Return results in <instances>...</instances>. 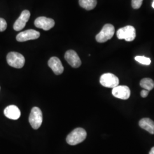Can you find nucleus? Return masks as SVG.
Returning <instances> with one entry per match:
<instances>
[{"label": "nucleus", "instance_id": "f257e3e1", "mask_svg": "<svg viewBox=\"0 0 154 154\" xmlns=\"http://www.w3.org/2000/svg\"><path fill=\"white\" fill-rule=\"evenodd\" d=\"M87 137V133L82 128H77L70 132L66 138V142L70 145L74 146L82 142Z\"/></svg>", "mask_w": 154, "mask_h": 154}, {"label": "nucleus", "instance_id": "f03ea898", "mask_svg": "<svg viewBox=\"0 0 154 154\" xmlns=\"http://www.w3.org/2000/svg\"><path fill=\"white\" fill-rule=\"evenodd\" d=\"M6 61L9 66L16 69H21L24 66L25 59L23 55L17 52H10L6 56Z\"/></svg>", "mask_w": 154, "mask_h": 154}, {"label": "nucleus", "instance_id": "7ed1b4c3", "mask_svg": "<svg viewBox=\"0 0 154 154\" xmlns=\"http://www.w3.org/2000/svg\"><path fill=\"white\" fill-rule=\"evenodd\" d=\"M115 33V28L111 24H106L101 31L96 35V40L99 43H104L113 37Z\"/></svg>", "mask_w": 154, "mask_h": 154}, {"label": "nucleus", "instance_id": "20e7f679", "mask_svg": "<svg viewBox=\"0 0 154 154\" xmlns=\"http://www.w3.org/2000/svg\"><path fill=\"white\" fill-rule=\"evenodd\" d=\"M43 120L42 112L37 107H34L31 110L29 118V122L33 129L37 130L42 125Z\"/></svg>", "mask_w": 154, "mask_h": 154}, {"label": "nucleus", "instance_id": "39448f33", "mask_svg": "<svg viewBox=\"0 0 154 154\" xmlns=\"http://www.w3.org/2000/svg\"><path fill=\"white\" fill-rule=\"evenodd\" d=\"M116 36L119 39H125L126 41L131 42L136 37V30L132 26H126L120 28L117 31Z\"/></svg>", "mask_w": 154, "mask_h": 154}, {"label": "nucleus", "instance_id": "423d86ee", "mask_svg": "<svg viewBox=\"0 0 154 154\" xmlns=\"http://www.w3.org/2000/svg\"><path fill=\"white\" fill-rule=\"evenodd\" d=\"M100 83L105 88H113L119 85V80L112 73H105L100 78Z\"/></svg>", "mask_w": 154, "mask_h": 154}, {"label": "nucleus", "instance_id": "0eeeda50", "mask_svg": "<svg viewBox=\"0 0 154 154\" xmlns=\"http://www.w3.org/2000/svg\"><path fill=\"white\" fill-rule=\"evenodd\" d=\"M39 36L40 33L39 32L33 29H29L18 34L16 39L18 42H25L29 40L38 38Z\"/></svg>", "mask_w": 154, "mask_h": 154}, {"label": "nucleus", "instance_id": "6e6552de", "mask_svg": "<svg viewBox=\"0 0 154 154\" xmlns=\"http://www.w3.org/2000/svg\"><path fill=\"white\" fill-rule=\"evenodd\" d=\"M34 25L37 28L42 29L44 30H49L53 28L55 25L54 20L45 17H39L34 21Z\"/></svg>", "mask_w": 154, "mask_h": 154}, {"label": "nucleus", "instance_id": "1a4fd4ad", "mask_svg": "<svg viewBox=\"0 0 154 154\" xmlns=\"http://www.w3.org/2000/svg\"><path fill=\"white\" fill-rule=\"evenodd\" d=\"M130 90L127 86H118L112 88V94L119 99L126 100L130 97Z\"/></svg>", "mask_w": 154, "mask_h": 154}, {"label": "nucleus", "instance_id": "9d476101", "mask_svg": "<svg viewBox=\"0 0 154 154\" xmlns=\"http://www.w3.org/2000/svg\"><path fill=\"white\" fill-rule=\"evenodd\" d=\"M65 58L69 64L74 68H78L81 65L80 58L77 53L72 50H69L66 51Z\"/></svg>", "mask_w": 154, "mask_h": 154}, {"label": "nucleus", "instance_id": "9b49d317", "mask_svg": "<svg viewBox=\"0 0 154 154\" xmlns=\"http://www.w3.org/2000/svg\"><path fill=\"white\" fill-rule=\"evenodd\" d=\"M30 17V13L28 10H25L22 11L19 17V18L17 20L16 22L13 25V28L16 31H20L24 28L29 21Z\"/></svg>", "mask_w": 154, "mask_h": 154}, {"label": "nucleus", "instance_id": "f8f14e48", "mask_svg": "<svg viewBox=\"0 0 154 154\" xmlns=\"http://www.w3.org/2000/svg\"><path fill=\"white\" fill-rule=\"evenodd\" d=\"M48 65L56 75H60L64 70L60 60L55 57H53L50 59L48 61Z\"/></svg>", "mask_w": 154, "mask_h": 154}, {"label": "nucleus", "instance_id": "ddd939ff", "mask_svg": "<svg viewBox=\"0 0 154 154\" xmlns=\"http://www.w3.org/2000/svg\"><path fill=\"white\" fill-rule=\"evenodd\" d=\"M4 115L8 118L12 120H17L21 116V111L15 105H10L4 110Z\"/></svg>", "mask_w": 154, "mask_h": 154}, {"label": "nucleus", "instance_id": "4468645a", "mask_svg": "<svg viewBox=\"0 0 154 154\" xmlns=\"http://www.w3.org/2000/svg\"><path fill=\"white\" fill-rule=\"evenodd\" d=\"M139 125L142 128L151 134H154V122L149 118H145L140 120Z\"/></svg>", "mask_w": 154, "mask_h": 154}, {"label": "nucleus", "instance_id": "2eb2a0df", "mask_svg": "<svg viewBox=\"0 0 154 154\" xmlns=\"http://www.w3.org/2000/svg\"><path fill=\"white\" fill-rule=\"evenodd\" d=\"M79 5L87 11L94 9L97 4V0H79Z\"/></svg>", "mask_w": 154, "mask_h": 154}, {"label": "nucleus", "instance_id": "dca6fc26", "mask_svg": "<svg viewBox=\"0 0 154 154\" xmlns=\"http://www.w3.org/2000/svg\"><path fill=\"white\" fill-rule=\"evenodd\" d=\"M140 85L144 90L150 91L154 88V81L149 78H143L140 82Z\"/></svg>", "mask_w": 154, "mask_h": 154}, {"label": "nucleus", "instance_id": "f3484780", "mask_svg": "<svg viewBox=\"0 0 154 154\" xmlns=\"http://www.w3.org/2000/svg\"><path fill=\"white\" fill-rule=\"evenodd\" d=\"M135 60L139 63L144 65H149L151 63L150 58L146 57L144 56H137L135 57Z\"/></svg>", "mask_w": 154, "mask_h": 154}, {"label": "nucleus", "instance_id": "a211bd4d", "mask_svg": "<svg viewBox=\"0 0 154 154\" xmlns=\"http://www.w3.org/2000/svg\"><path fill=\"white\" fill-rule=\"evenodd\" d=\"M143 0H132L131 4L132 8L135 9H138L142 5Z\"/></svg>", "mask_w": 154, "mask_h": 154}, {"label": "nucleus", "instance_id": "6ab92c4d", "mask_svg": "<svg viewBox=\"0 0 154 154\" xmlns=\"http://www.w3.org/2000/svg\"><path fill=\"white\" fill-rule=\"evenodd\" d=\"M7 28V22L5 19L0 18V32L5 31Z\"/></svg>", "mask_w": 154, "mask_h": 154}, {"label": "nucleus", "instance_id": "aec40b11", "mask_svg": "<svg viewBox=\"0 0 154 154\" xmlns=\"http://www.w3.org/2000/svg\"><path fill=\"white\" fill-rule=\"evenodd\" d=\"M149 91L147 90H143L141 91V93H140V95L141 96L143 97V98H146L147 97V95H149Z\"/></svg>", "mask_w": 154, "mask_h": 154}, {"label": "nucleus", "instance_id": "412c9836", "mask_svg": "<svg viewBox=\"0 0 154 154\" xmlns=\"http://www.w3.org/2000/svg\"><path fill=\"white\" fill-rule=\"evenodd\" d=\"M149 154H154V147H153L150 150Z\"/></svg>", "mask_w": 154, "mask_h": 154}, {"label": "nucleus", "instance_id": "4be33fe9", "mask_svg": "<svg viewBox=\"0 0 154 154\" xmlns=\"http://www.w3.org/2000/svg\"><path fill=\"white\" fill-rule=\"evenodd\" d=\"M152 8L154 9V1H153V2H152Z\"/></svg>", "mask_w": 154, "mask_h": 154}]
</instances>
